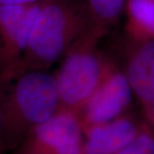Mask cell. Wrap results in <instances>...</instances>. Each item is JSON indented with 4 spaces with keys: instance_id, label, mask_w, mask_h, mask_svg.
<instances>
[{
    "instance_id": "8",
    "label": "cell",
    "mask_w": 154,
    "mask_h": 154,
    "mask_svg": "<svg viewBox=\"0 0 154 154\" xmlns=\"http://www.w3.org/2000/svg\"><path fill=\"white\" fill-rule=\"evenodd\" d=\"M145 119L130 110L113 121L83 133L81 154H116L136 136Z\"/></svg>"
},
{
    "instance_id": "5",
    "label": "cell",
    "mask_w": 154,
    "mask_h": 154,
    "mask_svg": "<svg viewBox=\"0 0 154 154\" xmlns=\"http://www.w3.org/2000/svg\"><path fill=\"white\" fill-rule=\"evenodd\" d=\"M134 94L118 62L77 113L82 132L113 121L133 110Z\"/></svg>"
},
{
    "instance_id": "13",
    "label": "cell",
    "mask_w": 154,
    "mask_h": 154,
    "mask_svg": "<svg viewBox=\"0 0 154 154\" xmlns=\"http://www.w3.org/2000/svg\"><path fill=\"white\" fill-rule=\"evenodd\" d=\"M43 0H0V5H32Z\"/></svg>"
},
{
    "instance_id": "14",
    "label": "cell",
    "mask_w": 154,
    "mask_h": 154,
    "mask_svg": "<svg viewBox=\"0 0 154 154\" xmlns=\"http://www.w3.org/2000/svg\"><path fill=\"white\" fill-rule=\"evenodd\" d=\"M0 103H1V99H0ZM2 153H3V149L1 145V108H0V154Z\"/></svg>"
},
{
    "instance_id": "4",
    "label": "cell",
    "mask_w": 154,
    "mask_h": 154,
    "mask_svg": "<svg viewBox=\"0 0 154 154\" xmlns=\"http://www.w3.org/2000/svg\"><path fill=\"white\" fill-rule=\"evenodd\" d=\"M41 2L0 5V81L3 83H11L17 77Z\"/></svg>"
},
{
    "instance_id": "6",
    "label": "cell",
    "mask_w": 154,
    "mask_h": 154,
    "mask_svg": "<svg viewBox=\"0 0 154 154\" xmlns=\"http://www.w3.org/2000/svg\"><path fill=\"white\" fill-rule=\"evenodd\" d=\"M84 135L76 114L58 110L28 134L17 154H81Z\"/></svg>"
},
{
    "instance_id": "3",
    "label": "cell",
    "mask_w": 154,
    "mask_h": 154,
    "mask_svg": "<svg viewBox=\"0 0 154 154\" xmlns=\"http://www.w3.org/2000/svg\"><path fill=\"white\" fill-rule=\"evenodd\" d=\"M108 33L89 28L77 38L62 57L54 75L59 109L76 114L117 64V61L99 49L100 40Z\"/></svg>"
},
{
    "instance_id": "1",
    "label": "cell",
    "mask_w": 154,
    "mask_h": 154,
    "mask_svg": "<svg viewBox=\"0 0 154 154\" xmlns=\"http://www.w3.org/2000/svg\"><path fill=\"white\" fill-rule=\"evenodd\" d=\"M10 84L0 103L3 152L17 149L33 128L50 119L59 109L53 73L24 72Z\"/></svg>"
},
{
    "instance_id": "7",
    "label": "cell",
    "mask_w": 154,
    "mask_h": 154,
    "mask_svg": "<svg viewBox=\"0 0 154 154\" xmlns=\"http://www.w3.org/2000/svg\"><path fill=\"white\" fill-rule=\"evenodd\" d=\"M118 62L129 82L142 116L154 97V39H134L125 35Z\"/></svg>"
},
{
    "instance_id": "9",
    "label": "cell",
    "mask_w": 154,
    "mask_h": 154,
    "mask_svg": "<svg viewBox=\"0 0 154 154\" xmlns=\"http://www.w3.org/2000/svg\"><path fill=\"white\" fill-rule=\"evenodd\" d=\"M125 35L134 39H154V0H127Z\"/></svg>"
},
{
    "instance_id": "15",
    "label": "cell",
    "mask_w": 154,
    "mask_h": 154,
    "mask_svg": "<svg viewBox=\"0 0 154 154\" xmlns=\"http://www.w3.org/2000/svg\"><path fill=\"white\" fill-rule=\"evenodd\" d=\"M2 95H3V93L0 92V99H2Z\"/></svg>"
},
{
    "instance_id": "12",
    "label": "cell",
    "mask_w": 154,
    "mask_h": 154,
    "mask_svg": "<svg viewBox=\"0 0 154 154\" xmlns=\"http://www.w3.org/2000/svg\"><path fill=\"white\" fill-rule=\"evenodd\" d=\"M142 116L145 119V121L148 123L149 126L151 127V128L154 131V97L152 100L151 105L149 106V109Z\"/></svg>"
},
{
    "instance_id": "11",
    "label": "cell",
    "mask_w": 154,
    "mask_h": 154,
    "mask_svg": "<svg viewBox=\"0 0 154 154\" xmlns=\"http://www.w3.org/2000/svg\"><path fill=\"white\" fill-rule=\"evenodd\" d=\"M116 154H154V131L146 122L136 136Z\"/></svg>"
},
{
    "instance_id": "2",
    "label": "cell",
    "mask_w": 154,
    "mask_h": 154,
    "mask_svg": "<svg viewBox=\"0 0 154 154\" xmlns=\"http://www.w3.org/2000/svg\"><path fill=\"white\" fill-rule=\"evenodd\" d=\"M88 28L84 0H43L17 77L48 70Z\"/></svg>"
},
{
    "instance_id": "10",
    "label": "cell",
    "mask_w": 154,
    "mask_h": 154,
    "mask_svg": "<svg viewBox=\"0 0 154 154\" xmlns=\"http://www.w3.org/2000/svg\"><path fill=\"white\" fill-rule=\"evenodd\" d=\"M89 27L106 33L124 15L127 0H84Z\"/></svg>"
}]
</instances>
